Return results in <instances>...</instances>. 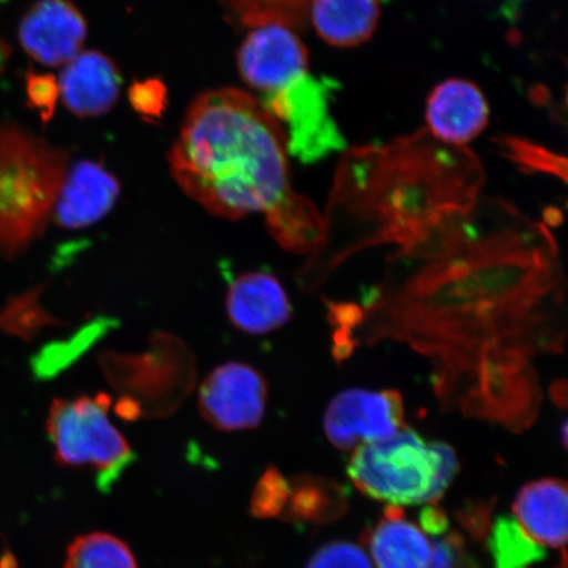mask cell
Masks as SVG:
<instances>
[{
    "label": "cell",
    "mask_w": 568,
    "mask_h": 568,
    "mask_svg": "<svg viewBox=\"0 0 568 568\" xmlns=\"http://www.w3.org/2000/svg\"><path fill=\"white\" fill-rule=\"evenodd\" d=\"M88 26L69 0H39L19 26L21 47L47 67L67 65L87 40Z\"/></svg>",
    "instance_id": "cell-11"
},
{
    "label": "cell",
    "mask_w": 568,
    "mask_h": 568,
    "mask_svg": "<svg viewBox=\"0 0 568 568\" xmlns=\"http://www.w3.org/2000/svg\"><path fill=\"white\" fill-rule=\"evenodd\" d=\"M378 568H429L432 546L424 532L404 518L399 509L389 508L385 520L368 538Z\"/></svg>",
    "instance_id": "cell-18"
},
{
    "label": "cell",
    "mask_w": 568,
    "mask_h": 568,
    "mask_svg": "<svg viewBox=\"0 0 568 568\" xmlns=\"http://www.w3.org/2000/svg\"><path fill=\"white\" fill-rule=\"evenodd\" d=\"M457 471L450 446L425 443L409 428L386 442L358 446L347 467L361 493L390 506L436 503Z\"/></svg>",
    "instance_id": "cell-5"
},
{
    "label": "cell",
    "mask_w": 568,
    "mask_h": 568,
    "mask_svg": "<svg viewBox=\"0 0 568 568\" xmlns=\"http://www.w3.org/2000/svg\"><path fill=\"white\" fill-rule=\"evenodd\" d=\"M63 568H138V564L122 539L95 531L70 544Z\"/></svg>",
    "instance_id": "cell-20"
},
{
    "label": "cell",
    "mask_w": 568,
    "mask_h": 568,
    "mask_svg": "<svg viewBox=\"0 0 568 568\" xmlns=\"http://www.w3.org/2000/svg\"><path fill=\"white\" fill-rule=\"evenodd\" d=\"M423 528L433 536L443 535L447 528V518L442 510L435 507H426L422 514Z\"/></svg>",
    "instance_id": "cell-27"
},
{
    "label": "cell",
    "mask_w": 568,
    "mask_h": 568,
    "mask_svg": "<svg viewBox=\"0 0 568 568\" xmlns=\"http://www.w3.org/2000/svg\"><path fill=\"white\" fill-rule=\"evenodd\" d=\"M481 183L471 152L426 130L389 145L353 149L341 162L323 244L305 273L318 286L364 248L406 243L446 212L478 201Z\"/></svg>",
    "instance_id": "cell-2"
},
{
    "label": "cell",
    "mask_w": 568,
    "mask_h": 568,
    "mask_svg": "<svg viewBox=\"0 0 568 568\" xmlns=\"http://www.w3.org/2000/svg\"><path fill=\"white\" fill-rule=\"evenodd\" d=\"M310 16L325 42L339 48L372 38L379 20V0H311Z\"/></svg>",
    "instance_id": "cell-17"
},
{
    "label": "cell",
    "mask_w": 568,
    "mask_h": 568,
    "mask_svg": "<svg viewBox=\"0 0 568 568\" xmlns=\"http://www.w3.org/2000/svg\"><path fill=\"white\" fill-rule=\"evenodd\" d=\"M169 162L184 193L219 217L267 215L293 194L282 126L237 89L191 104Z\"/></svg>",
    "instance_id": "cell-3"
},
{
    "label": "cell",
    "mask_w": 568,
    "mask_h": 568,
    "mask_svg": "<svg viewBox=\"0 0 568 568\" xmlns=\"http://www.w3.org/2000/svg\"><path fill=\"white\" fill-rule=\"evenodd\" d=\"M307 568H373V564L357 545L333 542L320 549Z\"/></svg>",
    "instance_id": "cell-24"
},
{
    "label": "cell",
    "mask_w": 568,
    "mask_h": 568,
    "mask_svg": "<svg viewBox=\"0 0 568 568\" xmlns=\"http://www.w3.org/2000/svg\"><path fill=\"white\" fill-rule=\"evenodd\" d=\"M425 119L426 131L433 138L447 145L464 146L487 126L489 106L477 84L452 78L433 89Z\"/></svg>",
    "instance_id": "cell-13"
},
{
    "label": "cell",
    "mask_w": 568,
    "mask_h": 568,
    "mask_svg": "<svg viewBox=\"0 0 568 568\" xmlns=\"http://www.w3.org/2000/svg\"><path fill=\"white\" fill-rule=\"evenodd\" d=\"M394 253L364 304L331 307L337 357L400 341L430 359L444 400L528 420L539 393L532 361L562 351L565 339V282L549 230L486 199Z\"/></svg>",
    "instance_id": "cell-1"
},
{
    "label": "cell",
    "mask_w": 568,
    "mask_h": 568,
    "mask_svg": "<svg viewBox=\"0 0 568 568\" xmlns=\"http://www.w3.org/2000/svg\"><path fill=\"white\" fill-rule=\"evenodd\" d=\"M120 193L109 170L91 161H78L67 169L57 195L52 220L61 229H89L109 213Z\"/></svg>",
    "instance_id": "cell-12"
},
{
    "label": "cell",
    "mask_w": 568,
    "mask_h": 568,
    "mask_svg": "<svg viewBox=\"0 0 568 568\" xmlns=\"http://www.w3.org/2000/svg\"><path fill=\"white\" fill-rule=\"evenodd\" d=\"M504 148H507L509 158L524 169L562 176L565 180L566 169L559 168L557 155L546 151V149L537 148L527 141L517 139L504 140Z\"/></svg>",
    "instance_id": "cell-23"
},
{
    "label": "cell",
    "mask_w": 568,
    "mask_h": 568,
    "mask_svg": "<svg viewBox=\"0 0 568 568\" xmlns=\"http://www.w3.org/2000/svg\"><path fill=\"white\" fill-rule=\"evenodd\" d=\"M488 546L495 568H528L546 556L544 546L529 537L514 517L497 518Z\"/></svg>",
    "instance_id": "cell-21"
},
{
    "label": "cell",
    "mask_w": 568,
    "mask_h": 568,
    "mask_svg": "<svg viewBox=\"0 0 568 568\" xmlns=\"http://www.w3.org/2000/svg\"><path fill=\"white\" fill-rule=\"evenodd\" d=\"M270 232L283 247L295 253H315L325 236L324 217L314 203L291 194L266 215Z\"/></svg>",
    "instance_id": "cell-19"
},
{
    "label": "cell",
    "mask_w": 568,
    "mask_h": 568,
    "mask_svg": "<svg viewBox=\"0 0 568 568\" xmlns=\"http://www.w3.org/2000/svg\"><path fill=\"white\" fill-rule=\"evenodd\" d=\"M288 487L282 474L270 467L254 488L251 514L260 518L282 516L287 506Z\"/></svg>",
    "instance_id": "cell-22"
},
{
    "label": "cell",
    "mask_w": 568,
    "mask_h": 568,
    "mask_svg": "<svg viewBox=\"0 0 568 568\" xmlns=\"http://www.w3.org/2000/svg\"><path fill=\"white\" fill-rule=\"evenodd\" d=\"M166 92L155 81L139 83L131 90V101L139 112L148 116H158L165 106Z\"/></svg>",
    "instance_id": "cell-26"
},
{
    "label": "cell",
    "mask_w": 568,
    "mask_h": 568,
    "mask_svg": "<svg viewBox=\"0 0 568 568\" xmlns=\"http://www.w3.org/2000/svg\"><path fill=\"white\" fill-rule=\"evenodd\" d=\"M10 49L4 44L2 40H0V73L6 65L7 59H9Z\"/></svg>",
    "instance_id": "cell-28"
},
{
    "label": "cell",
    "mask_w": 568,
    "mask_h": 568,
    "mask_svg": "<svg viewBox=\"0 0 568 568\" xmlns=\"http://www.w3.org/2000/svg\"><path fill=\"white\" fill-rule=\"evenodd\" d=\"M517 523L539 545L565 548L567 539V487L557 479L525 486L515 501Z\"/></svg>",
    "instance_id": "cell-16"
},
{
    "label": "cell",
    "mask_w": 568,
    "mask_h": 568,
    "mask_svg": "<svg viewBox=\"0 0 568 568\" xmlns=\"http://www.w3.org/2000/svg\"><path fill=\"white\" fill-rule=\"evenodd\" d=\"M226 311L234 326L248 335H266L288 322L286 291L272 274L248 273L231 283Z\"/></svg>",
    "instance_id": "cell-15"
},
{
    "label": "cell",
    "mask_w": 568,
    "mask_h": 568,
    "mask_svg": "<svg viewBox=\"0 0 568 568\" xmlns=\"http://www.w3.org/2000/svg\"><path fill=\"white\" fill-rule=\"evenodd\" d=\"M404 426V407L396 390L346 389L326 408L325 435L341 450L386 442Z\"/></svg>",
    "instance_id": "cell-8"
},
{
    "label": "cell",
    "mask_w": 568,
    "mask_h": 568,
    "mask_svg": "<svg viewBox=\"0 0 568 568\" xmlns=\"http://www.w3.org/2000/svg\"><path fill=\"white\" fill-rule=\"evenodd\" d=\"M60 95L59 82L52 75L30 73L27 77L28 102L38 110L42 120L53 115L57 98Z\"/></svg>",
    "instance_id": "cell-25"
},
{
    "label": "cell",
    "mask_w": 568,
    "mask_h": 568,
    "mask_svg": "<svg viewBox=\"0 0 568 568\" xmlns=\"http://www.w3.org/2000/svg\"><path fill=\"white\" fill-rule=\"evenodd\" d=\"M110 408L105 394L54 399L47 418L57 464L91 471L102 493H109L134 460L131 445L111 422Z\"/></svg>",
    "instance_id": "cell-6"
},
{
    "label": "cell",
    "mask_w": 568,
    "mask_h": 568,
    "mask_svg": "<svg viewBox=\"0 0 568 568\" xmlns=\"http://www.w3.org/2000/svg\"><path fill=\"white\" fill-rule=\"evenodd\" d=\"M65 153L16 125H0V255L12 258L52 220Z\"/></svg>",
    "instance_id": "cell-4"
},
{
    "label": "cell",
    "mask_w": 568,
    "mask_h": 568,
    "mask_svg": "<svg viewBox=\"0 0 568 568\" xmlns=\"http://www.w3.org/2000/svg\"><path fill=\"white\" fill-rule=\"evenodd\" d=\"M122 77L109 57L90 51L78 53L63 68L59 89L63 103L77 116L104 115L116 103Z\"/></svg>",
    "instance_id": "cell-14"
},
{
    "label": "cell",
    "mask_w": 568,
    "mask_h": 568,
    "mask_svg": "<svg viewBox=\"0 0 568 568\" xmlns=\"http://www.w3.org/2000/svg\"><path fill=\"white\" fill-rule=\"evenodd\" d=\"M331 84L305 73L262 95L261 104L282 126L288 154L314 162L345 146L329 109Z\"/></svg>",
    "instance_id": "cell-7"
},
{
    "label": "cell",
    "mask_w": 568,
    "mask_h": 568,
    "mask_svg": "<svg viewBox=\"0 0 568 568\" xmlns=\"http://www.w3.org/2000/svg\"><path fill=\"white\" fill-rule=\"evenodd\" d=\"M239 68L248 87L270 94L308 73L307 48L286 24L261 23L246 36Z\"/></svg>",
    "instance_id": "cell-10"
},
{
    "label": "cell",
    "mask_w": 568,
    "mask_h": 568,
    "mask_svg": "<svg viewBox=\"0 0 568 568\" xmlns=\"http://www.w3.org/2000/svg\"><path fill=\"white\" fill-rule=\"evenodd\" d=\"M266 402L264 376L239 362L215 368L199 390L204 420L223 432L255 428L264 418Z\"/></svg>",
    "instance_id": "cell-9"
}]
</instances>
